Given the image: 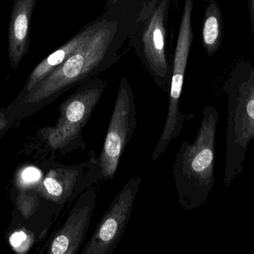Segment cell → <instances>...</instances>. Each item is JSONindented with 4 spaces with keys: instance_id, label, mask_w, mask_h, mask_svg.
Listing matches in <instances>:
<instances>
[{
    "instance_id": "6da1fadb",
    "label": "cell",
    "mask_w": 254,
    "mask_h": 254,
    "mask_svg": "<svg viewBox=\"0 0 254 254\" xmlns=\"http://www.w3.org/2000/svg\"><path fill=\"white\" fill-rule=\"evenodd\" d=\"M125 32L120 20L107 12L80 47L27 95L16 98L14 104L37 110L110 68L120 58L119 51L126 38Z\"/></svg>"
},
{
    "instance_id": "7a4b0ae2",
    "label": "cell",
    "mask_w": 254,
    "mask_h": 254,
    "mask_svg": "<svg viewBox=\"0 0 254 254\" xmlns=\"http://www.w3.org/2000/svg\"><path fill=\"white\" fill-rule=\"evenodd\" d=\"M218 122V110L206 106L195 140L192 143L185 140L175 156V187L179 204L188 211L205 204L214 186Z\"/></svg>"
},
{
    "instance_id": "3957f363",
    "label": "cell",
    "mask_w": 254,
    "mask_h": 254,
    "mask_svg": "<svg viewBox=\"0 0 254 254\" xmlns=\"http://www.w3.org/2000/svg\"><path fill=\"white\" fill-rule=\"evenodd\" d=\"M228 96L223 184L229 189L243 172L248 149L254 142V64L241 60L223 85Z\"/></svg>"
},
{
    "instance_id": "277c9868",
    "label": "cell",
    "mask_w": 254,
    "mask_h": 254,
    "mask_svg": "<svg viewBox=\"0 0 254 254\" xmlns=\"http://www.w3.org/2000/svg\"><path fill=\"white\" fill-rule=\"evenodd\" d=\"M107 85L104 79L92 78L78 85L75 92L61 104L59 118L55 126L40 131L49 151L65 155L86 149L82 131L92 117Z\"/></svg>"
},
{
    "instance_id": "5b68a950",
    "label": "cell",
    "mask_w": 254,
    "mask_h": 254,
    "mask_svg": "<svg viewBox=\"0 0 254 254\" xmlns=\"http://www.w3.org/2000/svg\"><path fill=\"white\" fill-rule=\"evenodd\" d=\"M193 4L194 0H185L184 1L182 20L179 26L172 68L167 118L161 137L152 153V161H157L165 152L173 140L181 135L187 119V116L179 109V103L182 96L190 52L194 40L192 25Z\"/></svg>"
},
{
    "instance_id": "8992f818",
    "label": "cell",
    "mask_w": 254,
    "mask_h": 254,
    "mask_svg": "<svg viewBox=\"0 0 254 254\" xmlns=\"http://www.w3.org/2000/svg\"><path fill=\"white\" fill-rule=\"evenodd\" d=\"M171 0H160L144 20L136 21L133 42L137 55L155 83L169 93L172 70L166 56L167 18Z\"/></svg>"
},
{
    "instance_id": "52a82bcc",
    "label": "cell",
    "mask_w": 254,
    "mask_h": 254,
    "mask_svg": "<svg viewBox=\"0 0 254 254\" xmlns=\"http://www.w3.org/2000/svg\"><path fill=\"white\" fill-rule=\"evenodd\" d=\"M137 127L134 92L127 79L122 77L105 140L98 157L104 180L114 177L124 151L134 137Z\"/></svg>"
},
{
    "instance_id": "ba28073f",
    "label": "cell",
    "mask_w": 254,
    "mask_h": 254,
    "mask_svg": "<svg viewBox=\"0 0 254 254\" xmlns=\"http://www.w3.org/2000/svg\"><path fill=\"white\" fill-rule=\"evenodd\" d=\"M142 178L135 174L118 192L80 254H113L129 222Z\"/></svg>"
},
{
    "instance_id": "9c48e42d",
    "label": "cell",
    "mask_w": 254,
    "mask_h": 254,
    "mask_svg": "<svg viewBox=\"0 0 254 254\" xmlns=\"http://www.w3.org/2000/svg\"><path fill=\"white\" fill-rule=\"evenodd\" d=\"M104 180L98 157L89 151L86 161L75 165L56 164L42 179L39 191L46 199L64 205Z\"/></svg>"
},
{
    "instance_id": "30bf717a",
    "label": "cell",
    "mask_w": 254,
    "mask_h": 254,
    "mask_svg": "<svg viewBox=\"0 0 254 254\" xmlns=\"http://www.w3.org/2000/svg\"><path fill=\"white\" fill-rule=\"evenodd\" d=\"M98 189L96 186L83 191L68 213L61 229L54 236L49 253L76 254L84 243L96 206Z\"/></svg>"
},
{
    "instance_id": "8fae6325",
    "label": "cell",
    "mask_w": 254,
    "mask_h": 254,
    "mask_svg": "<svg viewBox=\"0 0 254 254\" xmlns=\"http://www.w3.org/2000/svg\"><path fill=\"white\" fill-rule=\"evenodd\" d=\"M37 0H13L8 27V57L10 67H19L30 47L31 16Z\"/></svg>"
},
{
    "instance_id": "7c38bea8",
    "label": "cell",
    "mask_w": 254,
    "mask_h": 254,
    "mask_svg": "<svg viewBox=\"0 0 254 254\" xmlns=\"http://www.w3.org/2000/svg\"><path fill=\"white\" fill-rule=\"evenodd\" d=\"M101 16L88 23L82 28L74 37H71L65 44L58 48L55 52L49 55L42 61L38 65L34 67L28 80L24 86L23 89L17 98L25 96L30 91L32 90L46 76L56 70L65 60L68 59L79 47L89 39L91 34L96 29L101 22Z\"/></svg>"
},
{
    "instance_id": "4fadbf2b",
    "label": "cell",
    "mask_w": 254,
    "mask_h": 254,
    "mask_svg": "<svg viewBox=\"0 0 254 254\" xmlns=\"http://www.w3.org/2000/svg\"><path fill=\"white\" fill-rule=\"evenodd\" d=\"M224 35V20L220 6L216 0H209L202 24V45L208 56L220 49Z\"/></svg>"
},
{
    "instance_id": "5bb4252c",
    "label": "cell",
    "mask_w": 254,
    "mask_h": 254,
    "mask_svg": "<svg viewBox=\"0 0 254 254\" xmlns=\"http://www.w3.org/2000/svg\"><path fill=\"white\" fill-rule=\"evenodd\" d=\"M43 179L41 171L37 167H26L19 172L18 183L23 188L31 187L38 184Z\"/></svg>"
},
{
    "instance_id": "9a60e30c",
    "label": "cell",
    "mask_w": 254,
    "mask_h": 254,
    "mask_svg": "<svg viewBox=\"0 0 254 254\" xmlns=\"http://www.w3.org/2000/svg\"><path fill=\"white\" fill-rule=\"evenodd\" d=\"M29 238L23 231L13 233L10 237V246L19 253L25 252L29 246Z\"/></svg>"
},
{
    "instance_id": "2e32d148",
    "label": "cell",
    "mask_w": 254,
    "mask_h": 254,
    "mask_svg": "<svg viewBox=\"0 0 254 254\" xmlns=\"http://www.w3.org/2000/svg\"><path fill=\"white\" fill-rule=\"evenodd\" d=\"M141 8L139 12L137 21L146 19L152 13L160 0H141Z\"/></svg>"
},
{
    "instance_id": "e0dca14e",
    "label": "cell",
    "mask_w": 254,
    "mask_h": 254,
    "mask_svg": "<svg viewBox=\"0 0 254 254\" xmlns=\"http://www.w3.org/2000/svg\"><path fill=\"white\" fill-rule=\"evenodd\" d=\"M10 124V122L6 116L5 112L0 110V135H1L5 131Z\"/></svg>"
},
{
    "instance_id": "ac0fdd59",
    "label": "cell",
    "mask_w": 254,
    "mask_h": 254,
    "mask_svg": "<svg viewBox=\"0 0 254 254\" xmlns=\"http://www.w3.org/2000/svg\"><path fill=\"white\" fill-rule=\"evenodd\" d=\"M249 16L254 37V0H249Z\"/></svg>"
},
{
    "instance_id": "d6986e66",
    "label": "cell",
    "mask_w": 254,
    "mask_h": 254,
    "mask_svg": "<svg viewBox=\"0 0 254 254\" xmlns=\"http://www.w3.org/2000/svg\"><path fill=\"white\" fill-rule=\"evenodd\" d=\"M125 1V0H108L107 4V8L109 9L110 7H112L113 5H115V4L119 3V1Z\"/></svg>"
},
{
    "instance_id": "ffe728a7",
    "label": "cell",
    "mask_w": 254,
    "mask_h": 254,
    "mask_svg": "<svg viewBox=\"0 0 254 254\" xmlns=\"http://www.w3.org/2000/svg\"><path fill=\"white\" fill-rule=\"evenodd\" d=\"M201 1H205V0H201Z\"/></svg>"
}]
</instances>
